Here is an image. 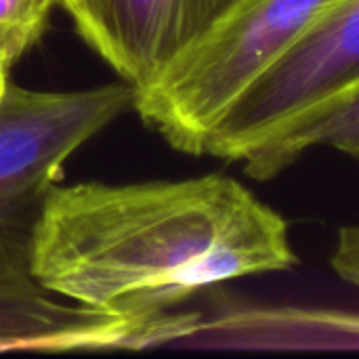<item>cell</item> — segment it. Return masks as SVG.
Wrapping results in <instances>:
<instances>
[{"instance_id": "1", "label": "cell", "mask_w": 359, "mask_h": 359, "mask_svg": "<svg viewBox=\"0 0 359 359\" xmlns=\"http://www.w3.org/2000/svg\"><path fill=\"white\" fill-rule=\"evenodd\" d=\"M27 261L53 294L141 322L202 288L299 263L286 219L225 175L53 183L29 223Z\"/></svg>"}, {"instance_id": "2", "label": "cell", "mask_w": 359, "mask_h": 359, "mask_svg": "<svg viewBox=\"0 0 359 359\" xmlns=\"http://www.w3.org/2000/svg\"><path fill=\"white\" fill-rule=\"evenodd\" d=\"M337 0H236L145 88L133 109L162 139L202 156L210 128L246 84Z\"/></svg>"}, {"instance_id": "3", "label": "cell", "mask_w": 359, "mask_h": 359, "mask_svg": "<svg viewBox=\"0 0 359 359\" xmlns=\"http://www.w3.org/2000/svg\"><path fill=\"white\" fill-rule=\"evenodd\" d=\"M355 88L359 0H337L246 84L206 135L202 156L242 162Z\"/></svg>"}, {"instance_id": "4", "label": "cell", "mask_w": 359, "mask_h": 359, "mask_svg": "<svg viewBox=\"0 0 359 359\" xmlns=\"http://www.w3.org/2000/svg\"><path fill=\"white\" fill-rule=\"evenodd\" d=\"M38 206V204H34ZM0 212V353L145 349L172 343L185 316L166 313L154 322L59 301L32 273L27 261L29 208Z\"/></svg>"}, {"instance_id": "5", "label": "cell", "mask_w": 359, "mask_h": 359, "mask_svg": "<svg viewBox=\"0 0 359 359\" xmlns=\"http://www.w3.org/2000/svg\"><path fill=\"white\" fill-rule=\"evenodd\" d=\"M124 80L84 90H32L11 78L0 95V212L34 206L65 160L133 109Z\"/></svg>"}, {"instance_id": "6", "label": "cell", "mask_w": 359, "mask_h": 359, "mask_svg": "<svg viewBox=\"0 0 359 359\" xmlns=\"http://www.w3.org/2000/svg\"><path fill=\"white\" fill-rule=\"evenodd\" d=\"M236 0H61L80 38L137 90Z\"/></svg>"}, {"instance_id": "7", "label": "cell", "mask_w": 359, "mask_h": 359, "mask_svg": "<svg viewBox=\"0 0 359 359\" xmlns=\"http://www.w3.org/2000/svg\"><path fill=\"white\" fill-rule=\"evenodd\" d=\"M175 343H221V347H320L358 349V318L345 313L311 311H248L221 318L215 324H198L189 318ZM172 343V345H175Z\"/></svg>"}, {"instance_id": "8", "label": "cell", "mask_w": 359, "mask_h": 359, "mask_svg": "<svg viewBox=\"0 0 359 359\" xmlns=\"http://www.w3.org/2000/svg\"><path fill=\"white\" fill-rule=\"evenodd\" d=\"M316 145H330L349 158H358L359 88L345 93L322 111L309 116L271 143L252 151L242 160L244 172L257 181H271Z\"/></svg>"}, {"instance_id": "9", "label": "cell", "mask_w": 359, "mask_h": 359, "mask_svg": "<svg viewBox=\"0 0 359 359\" xmlns=\"http://www.w3.org/2000/svg\"><path fill=\"white\" fill-rule=\"evenodd\" d=\"M59 0H0V57L15 65L44 34Z\"/></svg>"}, {"instance_id": "10", "label": "cell", "mask_w": 359, "mask_h": 359, "mask_svg": "<svg viewBox=\"0 0 359 359\" xmlns=\"http://www.w3.org/2000/svg\"><path fill=\"white\" fill-rule=\"evenodd\" d=\"M358 229L355 227H343L339 248H337L334 259H332V267L339 273V278H343L351 284H358Z\"/></svg>"}, {"instance_id": "11", "label": "cell", "mask_w": 359, "mask_h": 359, "mask_svg": "<svg viewBox=\"0 0 359 359\" xmlns=\"http://www.w3.org/2000/svg\"><path fill=\"white\" fill-rule=\"evenodd\" d=\"M11 63L8 61H4L2 57H0V95H2V90H4V86H6V82H8V74H11Z\"/></svg>"}, {"instance_id": "12", "label": "cell", "mask_w": 359, "mask_h": 359, "mask_svg": "<svg viewBox=\"0 0 359 359\" xmlns=\"http://www.w3.org/2000/svg\"><path fill=\"white\" fill-rule=\"evenodd\" d=\"M59 2H61V0H59Z\"/></svg>"}]
</instances>
